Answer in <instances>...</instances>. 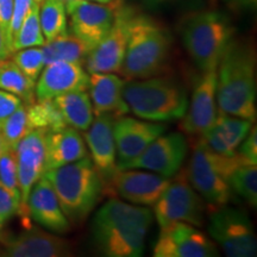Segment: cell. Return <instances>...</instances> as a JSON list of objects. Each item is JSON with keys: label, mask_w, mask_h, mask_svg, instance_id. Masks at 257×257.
<instances>
[{"label": "cell", "mask_w": 257, "mask_h": 257, "mask_svg": "<svg viewBox=\"0 0 257 257\" xmlns=\"http://www.w3.org/2000/svg\"><path fill=\"white\" fill-rule=\"evenodd\" d=\"M152 223L153 213L147 206L111 199L93 218V240L107 257L142 256Z\"/></svg>", "instance_id": "cell-1"}, {"label": "cell", "mask_w": 257, "mask_h": 257, "mask_svg": "<svg viewBox=\"0 0 257 257\" xmlns=\"http://www.w3.org/2000/svg\"><path fill=\"white\" fill-rule=\"evenodd\" d=\"M217 102L225 113L256 120V59L249 44L231 40L217 66Z\"/></svg>", "instance_id": "cell-2"}, {"label": "cell", "mask_w": 257, "mask_h": 257, "mask_svg": "<svg viewBox=\"0 0 257 257\" xmlns=\"http://www.w3.org/2000/svg\"><path fill=\"white\" fill-rule=\"evenodd\" d=\"M43 175L50 182L64 216L70 223L86 219L104 191L101 176L87 157L48 169Z\"/></svg>", "instance_id": "cell-3"}, {"label": "cell", "mask_w": 257, "mask_h": 257, "mask_svg": "<svg viewBox=\"0 0 257 257\" xmlns=\"http://www.w3.org/2000/svg\"><path fill=\"white\" fill-rule=\"evenodd\" d=\"M123 98L128 110L148 121L182 119L188 106L184 86L169 76H150L124 83Z\"/></svg>", "instance_id": "cell-4"}, {"label": "cell", "mask_w": 257, "mask_h": 257, "mask_svg": "<svg viewBox=\"0 0 257 257\" xmlns=\"http://www.w3.org/2000/svg\"><path fill=\"white\" fill-rule=\"evenodd\" d=\"M169 48L170 36L166 28L149 16L135 12L119 73L127 80L157 75L165 67Z\"/></svg>", "instance_id": "cell-5"}, {"label": "cell", "mask_w": 257, "mask_h": 257, "mask_svg": "<svg viewBox=\"0 0 257 257\" xmlns=\"http://www.w3.org/2000/svg\"><path fill=\"white\" fill-rule=\"evenodd\" d=\"M182 42L189 56L202 72L216 69L232 40L230 19L218 11H202L187 17L181 29Z\"/></svg>", "instance_id": "cell-6"}, {"label": "cell", "mask_w": 257, "mask_h": 257, "mask_svg": "<svg viewBox=\"0 0 257 257\" xmlns=\"http://www.w3.org/2000/svg\"><path fill=\"white\" fill-rule=\"evenodd\" d=\"M246 165L238 154L221 155L199 141L187 170L189 184L212 207L227 205L232 197L230 176L237 167Z\"/></svg>", "instance_id": "cell-7"}, {"label": "cell", "mask_w": 257, "mask_h": 257, "mask_svg": "<svg viewBox=\"0 0 257 257\" xmlns=\"http://www.w3.org/2000/svg\"><path fill=\"white\" fill-rule=\"evenodd\" d=\"M204 213L202 199L189 184L186 172L180 173L174 180L170 179L168 187L154 205V214L160 227L174 223L202 226Z\"/></svg>", "instance_id": "cell-8"}, {"label": "cell", "mask_w": 257, "mask_h": 257, "mask_svg": "<svg viewBox=\"0 0 257 257\" xmlns=\"http://www.w3.org/2000/svg\"><path fill=\"white\" fill-rule=\"evenodd\" d=\"M208 232L231 257L256 255L257 243L251 221L245 212L227 205L212 211Z\"/></svg>", "instance_id": "cell-9"}, {"label": "cell", "mask_w": 257, "mask_h": 257, "mask_svg": "<svg viewBox=\"0 0 257 257\" xmlns=\"http://www.w3.org/2000/svg\"><path fill=\"white\" fill-rule=\"evenodd\" d=\"M121 5V0L110 4L73 0L66 5L67 15L70 17V32L92 50L110 31Z\"/></svg>", "instance_id": "cell-10"}, {"label": "cell", "mask_w": 257, "mask_h": 257, "mask_svg": "<svg viewBox=\"0 0 257 257\" xmlns=\"http://www.w3.org/2000/svg\"><path fill=\"white\" fill-rule=\"evenodd\" d=\"M187 152V141L182 134L161 135L134 160L117 165V169H144L165 178H173L181 169Z\"/></svg>", "instance_id": "cell-11"}, {"label": "cell", "mask_w": 257, "mask_h": 257, "mask_svg": "<svg viewBox=\"0 0 257 257\" xmlns=\"http://www.w3.org/2000/svg\"><path fill=\"white\" fill-rule=\"evenodd\" d=\"M46 130L35 128L29 131L16 147L18 187L21 192V207L18 213L25 223L30 218L27 202L32 187L46 172Z\"/></svg>", "instance_id": "cell-12"}, {"label": "cell", "mask_w": 257, "mask_h": 257, "mask_svg": "<svg viewBox=\"0 0 257 257\" xmlns=\"http://www.w3.org/2000/svg\"><path fill=\"white\" fill-rule=\"evenodd\" d=\"M134 15L135 11L131 8L124 6V4L120 6L110 31L86 57L85 64L87 72H119L126 51L128 25Z\"/></svg>", "instance_id": "cell-13"}, {"label": "cell", "mask_w": 257, "mask_h": 257, "mask_svg": "<svg viewBox=\"0 0 257 257\" xmlns=\"http://www.w3.org/2000/svg\"><path fill=\"white\" fill-rule=\"evenodd\" d=\"M155 257H212L217 248L201 231L187 223H174L161 227L154 245Z\"/></svg>", "instance_id": "cell-14"}, {"label": "cell", "mask_w": 257, "mask_h": 257, "mask_svg": "<svg viewBox=\"0 0 257 257\" xmlns=\"http://www.w3.org/2000/svg\"><path fill=\"white\" fill-rule=\"evenodd\" d=\"M170 179L138 169L117 170L104 185V188H107V191L111 188L113 194H118L131 204L149 207L159 200L168 187Z\"/></svg>", "instance_id": "cell-15"}, {"label": "cell", "mask_w": 257, "mask_h": 257, "mask_svg": "<svg viewBox=\"0 0 257 257\" xmlns=\"http://www.w3.org/2000/svg\"><path fill=\"white\" fill-rule=\"evenodd\" d=\"M217 68L202 72L195 82L187 111L182 117L181 128L188 135H202L217 118Z\"/></svg>", "instance_id": "cell-16"}, {"label": "cell", "mask_w": 257, "mask_h": 257, "mask_svg": "<svg viewBox=\"0 0 257 257\" xmlns=\"http://www.w3.org/2000/svg\"><path fill=\"white\" fill-rule=\"evenodd\" d=\"M89 75L81 63L55 61L44 66L35 85L38 101L53 100L61 94L74 91H87Z\"/></svg>", "instance_id": "cell-17"}, {"label": "cell", "mask_w": 257, "mask_h": 257, "mask_svg": "<svg viewBox=\"0 0 257 257\" xmlns=\"http://www.w3.org/2000/svg\"><path fill=\"white\" fill-rule=\"evenodd\" d=\"M114 119L112 130L119 160L117 165L134 160L166 131V125L160 123H150L123 115Z\"/></svg>", "instance_id": "cell-18"}, {"label": "cell", "mask_w": 257, "mask_h": 257, "mask_svg": "<svg viewBox=\"0 0 257 257\" xmlns=\"http://www.w3.org/2000/svg\"><path fill=\"white\" fill-rule=\"evenodd\" d=\"M2 242L4 243V256L64 257L72 255L68 240L31 226L17 236L2 238Z\"/></svg>", "instance_id": "cell-19"}, {"label": "cell", "mask_w": 257, "mask_h": 257, "mask_svg": "<svg viewBox=\"0 0 257 257\" xmlns=\"http://www.w3.org/2000/svg\"><path fill=\"white\" fill-rule=\"evenodd\" d=\"M114 118L108 114L95 115L85 134L92 162L100 174L104 185L117 172V149L113 137Z\"/></svg>", "instance_id": "cell-20"}, {"label": "cell", "mask_w": 257, "mask_h": 257, "mask_svg": "<svg viewBox=\"0 0 257 257\" xmlns=\"http://www.w3.org/2000/svg\"><path fill=\"white\" fill-rule=\"evenodd\" d=\"M27 208L30 218L51 232L66 233L70 230V221L64 216L55 192L44 175L32 187Z\"/></svg>", "instance_id": "cell-21"}, {"label": "cell", "mask_w": 257, "mask_h": 257, "mask_svg": "<svg viewBox=\"0 0 257 257\" xmlns=\"http://www.w3.org/2000/svg\"><path fill=\"white\" fill-rule=\"evenodd\" d=\"M124 83L123 79L112 73H91L88 89L94 115L108 114L117 118L130 112L123 98Z\"/></svg>", "instance_id": "cell-22"}, {"label": "cell", "mask_w": 257, "mask_h": 257, "mask_svg": "<svg viewBox=\"0 0 257 257\" xmlns=\"http://www.w3.org/2000/svg\"><path fill=\"white\" fill-rule=\"evenodd\" d=\"M87 157V147L72 126L47 131L46 134V170L57 168Z\"/></svg>", "instance_id": "cell-23"}, {"label": "cell", "mask_w": 257, "mask_h": 257, "mask_svg": "<svg viewBox=\"0 0 257 257\" xmlns=\"http://www.w3.org/2000/svg\"><path fill=\"white\" fill-rule=\"evenodd\" d=\"M64 123L76 130L86 131L94 119L89 94L86 91H74L53 99Z\"/></svg>", "instance_id": "cell-24"}, {"label": "cell", "mask_w": 257, "mask_h": 257, "mask_svg": "<svg viewBox=\"0 0 257 257\" xmlns=\"http://www.w3.org/2000/svg\"><path fill=\"white\" fill-rule=\"evenodd\" d=\"M42 50H43L46 64L55 61L83 63L91 51L81 40L74 36L69 31L54 40L47 41L42 46Z\"/></svg>", "instance_id": "cell-25"}, {"label": "cell", "mask_w": 257, "mask_h": 257, "mask_svg": "<svg viewBox=\"0 0 257 257\" xmlns=\"http://www.w3.org/2000/svg\"><path fill=\"white\" fill-rule=\"evenodd\" d=\"M0 89L19 96L27 105L35 101V82L9 59L0 61Z\"/></svg>", "instance_id": "cell-26"}, {"label": "cell", "mask_w": 257, "mask_h": 257, "mask_svg": "<svg viewBox=\"0 0 257 257\" xmlns=\"http://www.w3.org/2000/svg\"><path fill=\"white\" fill-rule=\"evenodd\" d=\"M40 4V23L47 41L61 36L67 29L66 5L61 0H42Z\"/></svg>", "instance_id": "cell-27"}, {"label": "cell", "mask_w": 257, "mask_h": 257, "mask_svg": "<svg viewBox=\"0 0 257 257\" xmlns=\"http://www.w3.org/2000/svg\"><path fill=\"white\" fill-rule=\"evenodd\" d=\"M27 117L30 131L35 128L51 131L67 126L53 100H37L27 105Z\"/></svg>", "instance_id": "cell-28"}, {"label": "cell", "mask_w": 257, "mask_h": 257, "mask_svg": "<svg viewBox=\"0 0 257 257\" xmlns=\"http://www.w3.org/2000/svg\"><path fill=\"white\" fill-rule=\"evenodd\" d=\"M213 126L217 128L218 133L223 137L227 147L232 152H237V148L243 142L244 138L249 134L250 128L252 127V123L250 120L234 117V115L227 114L223 111L218 110Z\"/></svg>", "instance_id": "cell-29"}, {"label": "cell", "mask_w": 257, "mask_h": 257, "mask_svg": "<svg viewBox=\"0 0 257 257\" xmlns=\"http://www.w3.org/2000/svg\"><path fill=\"white\" fill-rule=\"evenodd\" d=\"M46 43V38L41 29L40 23V3L32 6L30 12L24 19L23 24L12 42V51H17L24 48L41 47Z\"/></svg>", "instance_id": "cell-30"}, {"label": "cell", "mask_w": 257, "mask_h": 257, "mask_svg": "<svg viewBox=\"0 0 257 257\" xmlns=\"http://www.w3.org/2000/svg\"><path fill=\"white\" fill-rule=\"evenodd\" d=\"M29 131L30 128L28 125L27 106L22 104L14 113L10 114L0 124V137H2L0 150H16L17 144Z\"/></svg>", "instance_id": "cell-31"}, {"label": "cell", "mask_w": 257, "mask_h": 257, "mask_svg": "<svg viewBox=\"0 0 257 257\" xmlns=\"http://www.w3.org/2000/svg\"><path fill=\"white\" fill-rule=\"evenodd\" d=\"M230 187L250 205H257V168L256 165H242L237 167L230 176Z\"/></svg>", "instance_id": "cell-32"}, {"label": "cell", "mask_w": 257, "mask_h": 257, "mask_svg": "<svg viewBox=\"0 0 257 257\" xmlns=\"http://www.w3.org/2000/svg\"><path fill=\"white\" fill-rule=\"evenodd\" d=\"M14 62L17 64L18 68L28 76L31 81L36 83L38 76L46 66L44 55L42 48L30 47L24 49L15 51Z\"/></svg>", "instance_id": "cell-33"}, {"label": "cell", "mask_w": 257, "mask_h": 257, "mask_svg": "<svg viewBox=\"0 0 257 257\" xmlns=\"http://www.w3.org/2000/svg\"><path fill=\"white\" fill-rule=\"evenodd\" d=\"M0 184L11 191L19 192L15 150H0Z\"/></svg>", "instance_id": "cell-34"}, {"label": "cell", "mask_w": 257, "mask_h": 257, "mask_svg": "<svg viewBox=\"0 0 257 257\" xmlns=\"http://www.w3.org/2000/svg\"><path fill=\"white\" fill-rule=\"evenodd\" d=\"M21 207V193L14 192L0 184V224L4 225L18 214Z\"/></svg>", "instance_id": "cell-35"}, {"label": "cell", "mask_w": 257, "mask_h": 257, "mask_svg": "<svg viewBox=\"0 0 257 257\" xmlns=\"http://www.w3.org/2000/svg\"><path fill=\"white\" fill-rule=\"evenodd\" d=\"M36 0H15L14 3V11H12V17L11 22H10V28H9V46L11 48L12 51V42L17 34L21 25L23 24L24 19L27 18V16L30 12L32 6L36 4ZM14 53V51H12Z\"/></svg>", "instance_id": "cell-36"}, {"label": "cell", "mask_w": 257, "mask_h": 257, "mask_svg": "<svg viewBox=\"0 0 257 257\" xmlns=\"http://www.w3.org/2000/svg\"><path fill=\"white\" fill-rule=\"evenodd\" d=\"M237 154L246 165L257 163V130L256 127L250 128L249 134L244 138L243 142L237 148Z\"/></svg>", "instance_id": "cell-37"}, {"label": "cell", "mask_w": 257, "mask_h": 257, "mask_svg": "<svg viewBox=\"0 0 257 257\" xmlns=\"http://www.w3.org/2000/svg\"><path fill=\"white\" fill-rule=\"evenodd\" d=\"M22 104L23 102L19 96L0 89V123L14 113Z\"/></svg>", "instance_id": "cell-38"}, {"label": "cell", "mask_w": 257, "mask_h": 257, "mask_svg": "<svg viewBox=\"0 0 257 257\" xmlns=\"http://www.w3.org/2000/svg\"><path fill=\"white\" fill-rule=\"evenodd\" d=\"M14 3L15 0H0V27L4 30L6 38L9 36V28L12 17V11H14Z\"/></svg>", "instance_id": "cell-39"}, {"label": "cell", "mask_w": 257, "mask_h": 257, "mask_svg": "<svg viewBox=\"0 0 257 257\" xmlns=\"http://www.w3.org/2000/svg\"><path fill=\"white\" fill-rule=\"evenodd\" d=\"M12 51L10 49L8 38H6V35L3 28L0 27V61L8 60L10 56H11Z\"/></svg>", "instance_id": "cell-40"}, {"label": "cell", "mask_w": 257, "mask_h": 257, "mask_svg": "<svg viewBox=\"0 0 257 257\" xmlns=\"http://www.w3.org/2000/svg\"><path fill=\"white\" fill-rule=\"evenodd\" d=\"M231 2L237 3V4L242 6H249V8H252V6L256 5L257 0H231Z\"/></svg>", "instance_id": "cell-41"}, {"label": "cell", "mask_w": 257, "mask_h": 257, "mask_svg": "<svg viewBox=\"0 0 257 257\" xmlns=\"http://www.w3.org/2000/svg\"><path fill=\"white\" fill-rule=\"evenodd\" d=\"M89 2H94V3H100V4H110V3L114 2V0H89Z\"/></svg>", "instance_id": "cell-42"}, {"label": "cell", "mask_w": 257, "mask_h": 257, "mask_svg": "<svg viewBox=\"0 0 257 257\" xmlns=\"http://www.w3.org/2000/svg\"><path fill=\"white\" fill-rule=\"evenodd\" d=\"M61 2H62L64 5H67V4H68V3H70V2H73V0H61Z\"/></svg>", "instance_id": "cell-43"}, {"label": "cell", "mask_w": 257, "mask_h": 257, "mask_svg": "<svg viewBox=\"0 0 257 257\" xmlns=\"http://www.w3.org/2000/svg\"><path fill=\"white\" fill-rule=\"evenodd\" d=\"M36 2H37V3H40V4H41V2H42V0H36Z\"/></svg>", "instance_id": "cell-44"}, {"label": "cell", "mask_w": 257, "mask_h": 257, "mask_svg": "<svg viewBox=\"0 0 257 257\" xmlns=\"http://www.w3.org/2000/svg\"><path fill=\"white\" fill-rule=\"evenodd\" d=\"M154 2H162V0H154Z\"/></svg>", "instance_id": "cell-45"}, {"label": "cell", "mask_w": 257, "mask_h": 257, "mask_svg": "<svg viewBox=\"0 0 257 257\" xmlns=\"http://www.w3.org/2000/svg\"><path fill=\"white\" fill-rule=\"evenodd\" d=\"M2 227H3V225H2V224H0V230H2Z\"/></svg>", "instance_id": "cell-46"}]
</instances>
